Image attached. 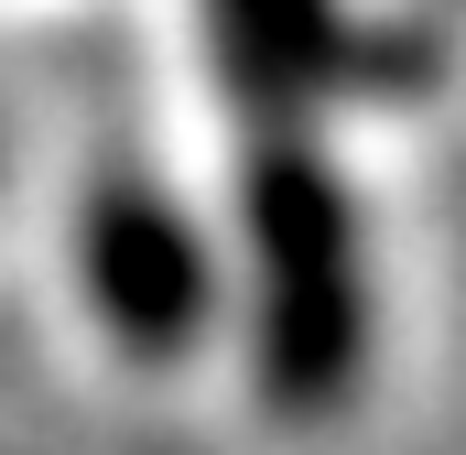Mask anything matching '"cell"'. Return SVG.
<instances>
[{
	"label": "cell",
	"mask_w": 466,
	"mask_h": 455,
	"mask_svg": "<svg viewBox=\"0 0 466 455\" xmlns=\"http://www.w3.org/2000/svg\"><path fill=\"white\" fill-rule=\"evenodd\" d=\"M207 22L228 44L238 87H260V98H315L337 76H369L337 0H207Z\"/></svg>",
	"instance_id": "3"
},
{
	"label": "cell",
	"mask_w": 466,
	"mask_h": 455,
	"mask_svg": "<svg viewBox=\"0 0 466 455\" xmlns=\"http://www.w3.org/2000/svg\"><path fill=\"white\" fill-rule=\"evenodd\" d=\"M76 260H87V304L130 358H185L207 326V238L196 217L152 185L109 163L87 185V217H76Z\"/></svg>",
	"instance_id": "2"
},
{
	"label": "cell",
	"mask_w": 466,
	"mask_h": 455,
	"mask_svg": "<svg viewBox=\"0 0 466 455\" xmlns=\"http://www.w3.org/2000/svg\"><path fill=\"white\" fill-rule=\"evenodd\" d=\"M249 271H260V390L282 412H337L369 358V271L348 185L304 141H260L249 163Z\"/></svg>",
	"instance_id": "1"
}]
</instances>
